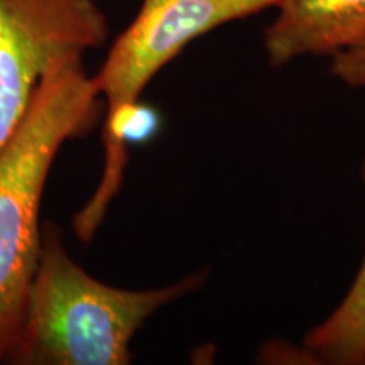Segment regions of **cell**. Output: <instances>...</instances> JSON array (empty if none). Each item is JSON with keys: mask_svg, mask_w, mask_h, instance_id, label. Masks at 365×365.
I'll return each instance as SVG.
<instances>
[{"mask_svg": "<svg viewBox=\"0 0 365 365\" xmlns=\"http://www.w3.org/2000/svg\"><path fill=\"white\" fill-rule=\"evenodd\" d=\"M105 112L83 54L59 58L0 150V362L19 336L41 254V202L59 149L88 134Z\"/></svg>", "mask_w": 365, "mask_h": 365, "instance_id": "6da1fadb", "label": "cell"}, {"mask_svg": "<svg viewBox=\"0 0 365 365\" xmlns=\"http://www.w3.org/2000/svg\"><path fill=\"white\" fill-rule=\"evenodd\" d=\"M205 277L207 272H196L144 291L103 284L73 261L56 223L46 222L19 336L4 362L127 365L130 341L145 319L198 289Z\"/></svg>", "mask_w": 365, "mask_h": 365, "instance_id": "7a4b0ae2", "label": "cell"}, {"mask_svg": "<svg viewBox=\"0 0 365 365\" xmlns=\"http://www.w3.org/2000/svg\"><path fill=\"white\" fill-rule=\"evenodd\" d=\"M110 26L95 0H0V150L59 58L107 43Z\"/></svg>", "mask_w": 365, "mask_h": 365, "instance_id": "3957f363", "label": "cell"}, {"mask_svg": "<svg viewBox=\"0 0 365 365\" xmlns=\"http://www.w3.org/2000/svg\"><path fill=\"white\" fill-rule=\"evenodd\" d=\"M281 0H143L93 75L105 118L139 102L150 80L195 39L228 22L277 7Z\"/></svg>", "mask_w": 365, "mask_h": 365, "instance_id": "277c9868", "label": "cell"}, {"mask_svg": "<svg viewBox=\"0 0 365 365\" xmlns=\"http://www.w3.org/2000/svg\"><path fill=\"white\" fill-rule=\"evenodd\" d=\"M264 46L272 66L304 54H336L365 33V0H281Z\"/></svg>", "mask_w": 365, "mask_h": 365, "instance_id": "5b68a950", "label": "cell"}, {"mask_svg": "<svg viewBox=\"0 0 365 365\" xmlns=\"http://www.w3.org/2000/svg\"><path fill=\"white\" fill-rule=\"evenodd\" d=\"M303 349L322 364L365 365V257L349 293L325 322L307 333Z\"/></svg>", "mask_w": 365, "mask_h": 365, "instance_id": "8992f818", "label": "cell"}, {"mask_svg": "<svg viewBox=\"0 0 365 365\" xmlns=\"http://www.w3.org/2000/svg\"><path fill=\"white\" fill-rule=\"evenodd\" d=\"M331 73L352 88H365V33L354 44L333 54Z\"/></svg>", "mask_w": 365, "mask_h": 365, "instance_id": "52a82bcc", "label": "cell"}]
</instances>
